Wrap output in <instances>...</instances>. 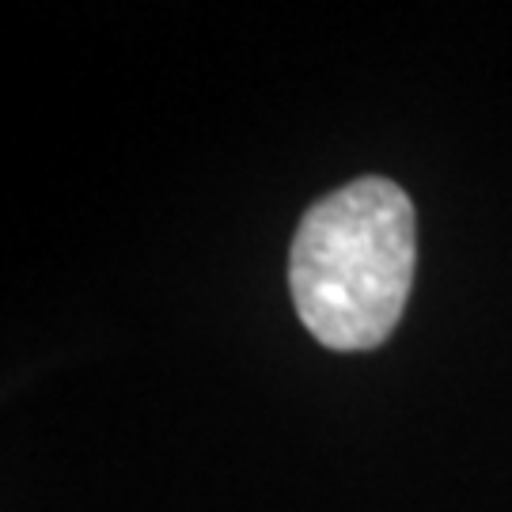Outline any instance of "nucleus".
Listing matches in <instances>:
<instances>
[{
  "label": "nucleus",
  "instance_id": "f257e3e1",
  "mask_svg": "<svg viewBox=\"0 0 512 512\" xmlns=\"http://www.w3.org/2000/svg\"><path fill=\"white\" fill-rule=\"evenodd\" d=\"M418 262L414 202L391 179L365 175L311 205L289 251L300 323L334 353L384 346L406 308Z\"/></svg>",
  "mask_w": 512,
  "mask_h": 512
}]
</instances>
